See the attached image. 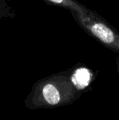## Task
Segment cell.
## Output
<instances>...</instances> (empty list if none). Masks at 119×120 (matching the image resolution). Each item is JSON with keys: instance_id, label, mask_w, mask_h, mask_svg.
I'll return each mask as SVG.
<instances>
[{"instance_id": "cell-1", "label": "cell", "mask_w": 119, "mask_h": 120, "mask_svg": "<svg viewBox=\"0 0 119 120\" xmlns=\"http://www.w3.org/2000/svg\"><path fill=\"white\" fill-rule=\"evenodd\" d=\"M93 74L80 65L39 79L25 100L29 109H53L71 105L86 92Z\"/></svg>"}, {"instance_id": "cell-2", "label": "cell", "mask_w": 119, "mask_h": 120, "mask_svg": "<svg viewBox=\"0 0 119 120\" xmlns=\"http://www.w3.org/2000/svg\"><path fill=\"white\" fill-rule=\"evenodd\" d=\"M71 15L82 29L106 48L119 54V31L95 11L88 9L83 14L71 11Z\"/></svg>"}, {"instance_id": "cell-3", "label": "cell", "mask_w": 119, "mask_h": 120, "mask_svg": "<svg viewBox=\"0 0 119 120\" xmlns=\"http://www.w3.org/2000/svg\"><path fill=\"white\" fill-rule=\"evenodd\" d=\"M44 1L53 5H56V6L65 8L69 10L70 12L74 11L79 14H83L87 12L89 9L87 7L84 6L76 0H44Z\"/></svg>"}, {"instance_id": "cell-4", "label": "cell", "mask_w": 119, "mask_h": 120, "mask_svg": "<svg viewBox=\"0 0 119 120\" xmlns=\"http://www.w3.org/2000/svg\"><path fill=\"white\" fill-rule=\"evenodd\" d=\"M16 15V11L8 4L7 0H0V19L13 18Z\"/></svg>"}, {"instance_id": "cell-5", "label": "cell", "mask_w": 119, "mask_h": 120, "mask_svg": "<svg viewBox=\"0 0 119 120\" xmlns=\"http://www.w3.org/2000/svg\"><path fill=\"white\" fill-rule=\"evenodd\" d=\"M117 70H118V73L119 74V54L118 58H117Z\"/></svg>"}]
</instances>
